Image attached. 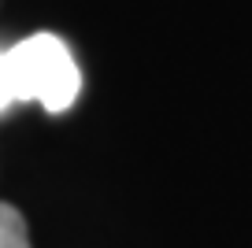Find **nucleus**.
Segmentation results:
<instances>
[{"label":"nucleus","instance_id":"obj_3","mask_svg":"<svg viewBox=\"0 0 252 248\" xmlns=\"http://www.w3.org/2000/svg\"><path fill=\"white\" fill-rule=\"evenodd\" d=\"M15 104H23V93H19V82H15V70H11L8 60V48L0 52V115H8Z\"/></svg>","mask_w":252,"mask_h":248},{"label":"nucleus","instance_id":"obj_2","mask_svg":"<svg viewBox=\"0 0 252 248\" xmlns=\"http://www.w3.org/2000/svg\"><path fill=\"white\" fill-rule=\"evenodd\" d=\"M0 248H30L26 218L11 204H0Z\"/></svg>","mask_w":252,"mask_h":248},{"label":"nucleus","instance_id":"obj_1","mask_svg":"<svg viewBox=\"0 0 252 248\" xmlns=\"http://www.w3.org/2000/svg\"><path fill=\"white\" fill-rule=\"evenodd\" d=\"M23 104H41L48 115L71 111L82 93V70L67 41L56 33H30L8 48Z\"/></svg>","mask_w":252,"mask_h":248}]
</instances>
